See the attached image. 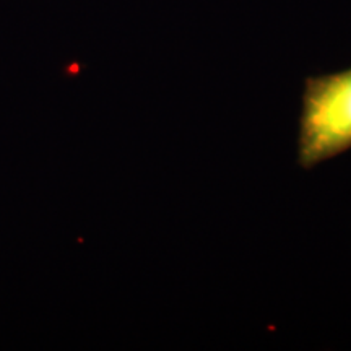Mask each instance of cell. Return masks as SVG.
I'll list each match as a JSON object with an SVG mask.
<instances>
[{
    "label": "cell",
    "instance_id": "obj_1",
    "mask_svg": "<svg viewBox=\"0 0 351 351\" xmlns=\"http://www.w3.org/2000/svg\"><path fill=\"white\" fill-rule=\"evenodd\" d=\"M351 150V69L304 83L298 163L311 169Z\"/></svg>",
    "mask_w": 351,
    "mask_h": 351
}]
</instances>
